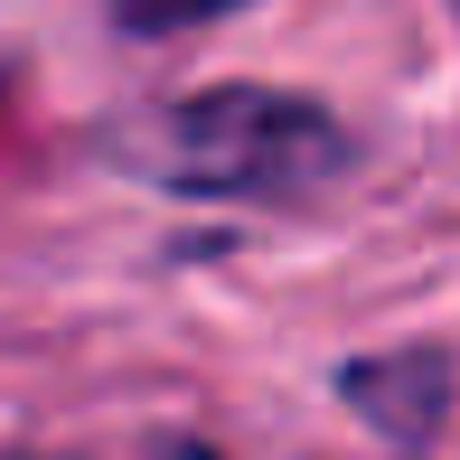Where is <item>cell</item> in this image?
<instances>
[{
    "mask_svg": "<svg viewBox=\"0 0 460 460\" xmlns=\"http://www.w3.org/2000/svg\"><path fill=\"white\" fill-rule=\"evenodd\" d=\"M113 151L132 160V179L179 188V198H235V207H282L310 198L358 160L348 122L310 94L282 85H198L160 113L122 122Z\"/></svg>",
    "mask_w": 460,
    "mask_h": 460,
    "instance_id": "6da1fadb",
    "label": "cell"
},
{
    "mask_svg": "<svg viewBox=\"0 0 460 460\" xmlns=\"http://www.w3.org/2000/svg\"><path fill=\"white\" fill-rule=\"evenodd\" d=\"M339 394L367 413L385 442H404V451H423L432 432H442V413H451V358L442 348H394V358H358V367H339Z\"/></svg>",
    "mask_w": 460,
    "mask_h": 460,
    "instance_id": "7a4b0ae2",
    "label": "cell"
},
{
    "mask_svg": "<svg viewBox=\"0 0 460 460\" xmlns=\"http://www.w3.org/2000/svg\"><path fill=\"white\" fill-rule=\"evenodd\" d=\"M103 10H113V29H132V38H179V29H207V19L244 10V0H103Z\"/></svg>",
    "mask_w": 460,
    "mask_h": 460,
    "instance_id": "3957f363",
    "label": "cell"
},
{
    "mask_svg": "<svg viewBox=\"0 0 460 460\" xmlns=\"http://www.w3.org/2000/svg\"><path fill=\"white\" fill-rule=\"evenodd\" d=\"M0 460H85V451H0Z\"/></svg>",
    "mask_w": 460,
    "mask_h": 460,
    "instance_id": "277c9868",
    "label": "cell"
}]
</instances>
